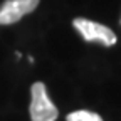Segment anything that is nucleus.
<instances>
[{"label": "nucleus", "mask_w": 121, "mask_h": 121, "mask_svg": "<svg viewBox=\"0 0 121 121\" xmlns=\"http://www.w3.org/2000/svg\"><path fill=\"white\" fill-rule=\"evenodd\" d=\"M32 101H30V118L32 121H56L59 113L57 108L47 96V89L44 82H35L30 89Z\"/></svg>", "instance_id": "f257e3e1"}, {"label": "nucleus", "mask_w": 121, "mask_h": 121, "mask_svg": "<svg viewBox=\"0 0 121 121\" xmlns=\"http://www.w3.org/2000/svg\"><path fill=\"white\" fill-rule=\"evenodd\" d=\"M72 25L84 37V40H87V42H101L106 47H111V45L116 44L114 32L109 27L103 25V24L87 20V19H74Z\"/></svg>", "instance_id": "f03ea898"}, {"label": "nucleus", "mask_w": 121, "mask_h": 121, "mask_svg": "<svg viewBox=\"0 0 121 121\" xmlns=\"http://www.w3.org/2000/svg\"><path fill=\"white\" fill-rule=\"evenodd\" d=\"M40 0H5L0 7V25H10L19 22L24 15L37 9Z\"/></svg>", "instance_id": "7ed1b4c3"}, {"label": "nucleus", "mask_w": 121, "mask_h": 121, "mask_svg": "<svg viewBox=\"0 0 121 121\" xmlns=\"http://www.w3.org/2000/svg\"><path fill=\"white\" fill-rule=\"evenodd\" d=\"M66 121H103V118L98 113L81 109V111H74V113L67 114Z\"/></svg>", "instance_id": "20e7f679"}, {"label": "nucleus", "mask_w": 121, "mask_h": 121, "mask_svg": "<svg viewBox=\"0 0 121 121\" xmlns=\"http://www.w3.org/2000/svg\"><path fill=\"white\" fill-rule=\"evenodd\" d=\"M119 24H121V20H119Z\"/></svg>", "instance_id": "39448f33"}]
</instances>
